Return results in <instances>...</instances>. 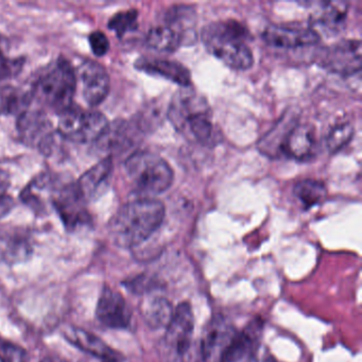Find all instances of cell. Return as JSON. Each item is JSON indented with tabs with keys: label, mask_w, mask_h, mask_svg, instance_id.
<instances>
[{
	"label": "cell",
	"mask_w": 362,
	"mask_h": 362,
	"mask_svg": "<svg viewBox=\"0 0 362 362\" xmlns=\"http://www.w3.org/2000/svg\"><path fill=\"white\" fill-rule=\"evenodd\" d=\"M165 207L156 199L141 198L118 209L109 224L112 240L118 247L133 249L150 238L162 226Z\"/></svg>",
	"instance_id": "6da1fadb"
},
{
	"label": "cell",
	"mask_w": 362,
	"mask_h": 362,
	"mask_svg": "<svg viewBox=\"0 0 362 362\" xmlns=\"http://www.w3.org/2000/svg\"><path fill=\"white\" fill-rule=\"evenodd\" d=\"M168 117L173 126L197 143L209 145L215 139V126L206 99L192 90H180L171 100Z\"/></svg>",
	"instance_id": "7a4b0ae2"
},
{
	"label": "cell",
	"mask_w": 362,
	"mask_h": 362,
	"mask_svg": "<svg viewBox=\"0 0 362 362\" xmlns=\"http://www.w3.org/2000/svg\"><path fill=\"white\" fill-rule=\"evenodd\" d=\"M245 27L235 21L206 25L202 37L205 47L216 58L234 69H247L253 65V54L245 42Z\"/></svg>",
	"instance_id": "3957f363"
},
{
	"label": "cell",
	"mask_w": 362,
	"mask_h": 362,
	"mask_svg": "<svg viewBox=\"0 0 362 362\" xmlns=\"http://www.w3.org/2000/svg\"><path fill=\"white\" fill-rule=\"evenodd\" d=\"M76 88L75 69L69 61L61 58L37 78L30 95L40 105L61 113L71 107Z\"/></svg>",
	"instance_id": "277c9868"
},
{
	"label": "cell",
	"mask_w": 362,
	"mask_h": 362,
	"mask_svg": "<svg viewBox=\"0 0 362 362\" xmlns=\"http://www.w3.org/2000/svg\"><path fill=\"white\" fill-rule=\"evenodd\" d=\"M126 169L135 187L144 194L166 192L175 177L170 165L162 156L151 152L133 154L126 162Z\"/></svg>",
	"instance_id": "5b68a950"
},
{
	"label": "cell",
	"mask_w": 362,
	"mask_h": 362,
	"mask_svg": "<svg viewBox=\"0 0 362 362\" xmlns=\"http://www.w3.org/2000/svg\"><path fill=\"white\" fill-rule=\"evenodd\" d=\"M109 126L107 117L100 112L71 105L59 113V132L73 143L97 144L103 139Z\"/></svg>",
	"instance_id": "8992f818"
},
{
	"label": "cell",
	"mask_w": 362,
	"mask_h": 362,
	"mask_svg": "<svg viewBox=\"0 0 362 362\" xmlns=\"http://www.w3.org/2000/svg\"><path fill=\"white\" fill-rule=\"evenodd\" d=\"M166 328L165 345L169 355L175 359L185 357L192 346L194 330V313L188 303L177 305Z\"/></svg>",
	"instance_id": "52a82bcc"
},
{
	"label": "cell",
	"mask_w": 362,
	"mask_h": 362,
	"mask_svg": "<svg viewBox=\"0 0 362 362\" xmlns=\"http://www.w3.org/2000/svg\"><path fill=\"white\" fill-rule=\"evenodd\" d=\"M237 332L236 328L226 317L220 315L211 317L205 326L201 339L203 362H221Z\"/></svg>",
	"instance_id": "ba28073f"
},
{
	"label": "cell",
	"mask_w": 362,
	"mask_h": 362,
	"mask_svg": "<svg viewBox=\"0 0 362 362\" xmlns=\"http://www.w3.org/2000/svg\"><path fill=\"white\" fill-rule=\"evenodd\" d=\"M18 132L23 143L37 148L43 153L52 150L54 132L52 122L42 111H26L20 114L18 119Z\"/></svg>",
	"instance_id": "9c48e42d"
},
{
	"label": "cell",
	"mask_w": 362,
	"mask_h": 362,
	"mask_svg": "<svg viewBox=\"0 0 362 362\" xmlns=\"http://www.w3.org/2000/svg\"><path fill=\"white\" fill-rule=\"evenodd\" d=\"M322 66L341 76L355 75L361 69V43L355 40L341 41L326 49Z\"/></svg>",
	"instance_id": "30bf717a"
},
{
	"label": "cell",
	"mask_w": 362,
	"mask_h": 362,
	"mask_svg": "<svg viewBox=\"0 0 362 362\" xmlns=\"http://www.w3.org/2000/svg\"><path fill=\"white\" fill-rule=\"evenodd\" d=\"M262 332L264 321L259 317L252 320L241 332H237L221 362H257Z\"/></svg>",
	"instance_id": "8fae6325"
},
{
	"label": "cell",
	"mask_w": 362,
	"mask_h": 362,
	"mask_svg": "<svg viewBox=\"0 0 362 362\" xmlns=\"http://www.w3.org/2000/svg\"><path fill=\"white\" fill-rule=\"evenodd\" d=\"M84 202L86 201L78 192L77 186L66 184L57 188L52 204L58 211L65 226L69 230H75L78 226L88 222V211L84 209Z\"/></svg>",
	"instance_id": "7c38bea8"
},
{
	"label": "cell",
	"mask_w": 362,
	"mask_h": 362,
	"mask_svg": "<svg viewBox=\"0 0 362 362\" xmlns=\"http://www.w3.org/2000/svg\"><path fill=\"white\" fill-rule=\"evenodd\" d=\"M77 74L81 83L82 94L90 107H97L105 100L110 93V76L103 65L96 61L86 60L80 65Z\"/></svg>",
	"instance_id": "4fadbf2b"
},
{
	"label": "cell",
	"mask_w": 362,
	"mask_h": 362,
	"mask_svg": "<svg viewBox=\"0 0 362 362\" xmlns=\"http://www.w3.org/2000/svg\"><path fill=\"white\" fill-rule=\"evenodd\" d=\"M96 317L105 327L127 329L130 327L132 313L124 296L107 286L101 291L97 304Z\"/></svg>",
	"instance_id": "5bb4252c"
},
{
	"label": "cell",
	"mask_w": 362,
	"mask_h": 362,
	"mask_svg": "<svg viewBox=\"0 0 362 362\" xmlns=\"http://www.w3.org/2000/svg\"><path fill=\"white\" fill-rule=\"evenodd\" d=\"M262 37L268 45L285 49H296L315 45L320 41L319 35L313 29L303 27L271 25L262 33Z\"/></svg>",
	"instance_id": "9a60e30c"
},
{
	"label": "cell",
	"mask_w": 362,
	"mask_h": 362,
	"mask_svg": "<svg viewBox=\"0 0 362 362\" xmlns=\"http://www.w3.org/2000/svg\"><path fill=\"white\" fill-rule=\"evenodd\" d=\"M63 334L69 343L103 361L119 362L120 356L117 351H114L105 341L88 330L69 326L65 328Z\"/></svg>",
	"instance_id": "2e32d148"
},
{
	"label": "cell",
	"mask_w": 362,
	"mask_h": 362,
	"mask_svg": "<svg viewBox=\"0 0 362 362\" xmlns=\"http://www.w3.org/2000/svg\"><path fill=\"white\" fill-rule=\"evenodd\" d=\"M315 136L313 129L307 124L294 122L286 133L281 153L298 160H308L313 152Z\"/></svg>",
	"instance_id": "e0dca14e"
},
{
	"label": "cell",
	"mask_w": 362,
	"mask_h": 362,
	"mask_svg": "<svg viewBox=\"0 0 362 362\" xmlns=\"http://www.w3.org/2000/svg\"><path fill=\"white\" fill-rule=\"evenodd\" d=\"M112 170L113 160L111 156H107L80 177L76 186L84 201L94 200L103 192V188L107 187Z\"/></svg>",
	"instance_id": "ac0fdd59"
},
{
	"label": "cell",
	"mask_w": 362,
	"mask_h": 362,
	"mask_svg": "<svg viewBox=\"0 0 362 362\" xmlns=\"http://www.w3.org/2000/svg\"><path fill=\"white\" fill-rule=\"evenodd\" d=\"M135 66L141 71L151 74V75L162 76L175 83L184 86V88H188L192 84L190 71L177 61L141 58L137 60Z\"/></svg>",
	"instance_id": "d6986e66"
},
{
	"label": "cell",
	"mask_w": 362,
	"mask_h": 362,
	"mask_svg": "<svg viewBox=\"0 0 362 362\" xmlns=\"http://www.w3.org/2000/svg\"><path fill=\"white\" fill-rule=\"evenodd\" d=\"M347 4L343 1L315 3L311 14V29L320 28L324 33H338L346 18Z\"/></svg>",
	"instance_id": "ffe728a7"
},
{
	"label": "cell",
	"mask_w": 362,
	"mask_h": 362,
	"mask_svg": "<svg viewBox=\"0 0 362 362\" xmlns=\"http://www.w3.org/2000/svg\"><path fill=\"white\" fill-rule=\"evenodd\" d=\"M141 309L146 323L153 329L167 327L175 311L167 298L162 296H152V292L144 298Z\"/></svg>",
	"instance_id": "44dd1931"
},
{
	"label": "cell",
	"mask_w": 362,
	"mask_h": 362,
	"mask_svg": "<svg viewBox=\"0 0 362 362\" xmlns=\"http://www.w3.org/2000/svg\"><path fill=\"white\" fill-rule=\"evenodd\" d=\"M182 35L170 25H158L150 29L147 44L158 52H175L183 44Z\"/></svg>",
	"instance_id": "7402d4cb"
},
{
	"label": "cell",
	"mask_w": 362,
	"mask_h": 362,
	"mask_svg": "<svg viewBox=\"0 0 362 362\" xmlns=\"http://www.w3.org/2000/svg\"><path fill=\"white\" fill-rule=\"evenodd\" d=\"M294 196L304 205L305 209H310L325 200V186L321 182L307 179L298 182L293 188Z\"/></svg>",
	"instance_id": "603a6c76"
},
{
	"label": "cell",
	"mask_w": 362,
	"mask_h": 362,
	"mask_svg": "<svg viewBox=\"0 0 362 362\" xmlns=\"http://www.w3.org/2000/svg\"><path fill=\"white\" fill-rule=\"evenodd\" d=\"M23 69V60L10 56L9 45L0 37V80L18 75Z\"/></svg>",
	"instance_id": "cb8c5ba5"
},
{
	"label": "cell",
	"mask_w": 362,
	"mask_h": 362,
	"mask_svg": "<svg viewBox=\"0 0 362 362\" xmlns=\"http://www.w3.org/2000/svg\"><path fill=\"white\" fill-rule=\"evenodd\" d=\"M137 27V12L135 10H127L114 16L109 23V28L118 37H124Z\"/></svg>",
	"instance_id": "d4e9b609"
},
{
	"label": "cell",
	"mask_w": 362,
	"mask_h": 362,
	"mask_svg": "<svg viewBox=\"0 0 362 362\" xmlns=\"http://www.w3.org/2000/svg\"><path fill=\"white\" fill-rule=\"evenodd\" d=\"M353 135V127L347 122L337 124L334 128L332 129L327 139H326V145L330 152H336L340 150L343 146L349 143V139Z\"/></svg>",
	"instance_id": "484cf974"
},
{
	"label": "cell",
	"mask_w": 362,
	"mask_h": 362,
	"mask_svg": "<svg viewBox=\"0 0 362 362\" xmlns=\"http://www.w3.org/2000/svg\"><path fill=\"white\" fill-rule=\"evenodd\" d=\"M0 356L5 362H26L27 354L22 347L0 339Z\"/></svg>",
	"instance_id": "4316f807"
},
{
	"label": "cell",
	"mask_w": 362,
	"mask_h": 362,
	"mask_svg": "<svg viewBox=\"0 0 362 362\" xmlns=\"http://www.w3.org/2000/svg\"><path fill=\"white\" fill-rule=\"evenodd\" d=\"M88 41H90V46L93 52L97 57H103L109 52V40H107V35L101 31H95V33H90Z\"/></svg>",
	"instance_id": "83f0119b"
},
{
	"label": "cell",
	"mask_w": 362,
	"mask_h": 362,
	"mask_svg": "<svg viewBox=\"0 0 362 362\" xmlns=\"http://www.w3.org/2000/svg\"><path fill=\"white\" fill-rule=\"evenodd\" d=\"M14 201L7 194H0V219L5 217L13 209Z\"/></svg>",
	"instance_id": "f1b7e54d"
},
{
	"label": "cell",
	"mask_w": 362,
	"mask_h": 362,
	"mask_svg": "<svg viewBox=\"0 0 362 362\" xmlns=\"http://www.w3.org/2000/svg\"><path fill=\"white\" fill-rule=\"evenodd\" d=\"M9 184V175L3 169L0 168V194H6Z\"/></svg>",
	"instance_id": "f546056e"
},
{
	"label": "cell",
	"mask_w": 362,
	"mask_h": 362,
	"mask_svg": "<svg viewBox=\"0 0 362 362\" xmlns=\"http://www.w3.org/2000/svg\"><path fill=\"white\" fill-rule=\"evenodd\" d=\"M41 362H65L64 360L61 358L56 357V356H48V357L44 358Z\"/></svg>",
	"instance_id": "4dcf8cb0"
},
{
	"label": "cell",
	"mask_w": 362,
	"mask_h": 362,
	"mask_svg": "<svg viewBox=\"0 0 362 362\" xmlns=\"http://www.w3.org/2000/svg\"><path fill=\"white\" fill-rule=\"evenodd\" d=\"M264 362H279L277 361L276 359H275L274 357H272V356H266V358L264 359Z\"/></svg>",
	"instance_id": "1f68e13d"
},
{
	"label": "cell",
	"mask_w": 362,
	"mask_h": 362,
	"mask_svg": "<svg viewBox=\"0 0 362 362\" xmlns=\"http://www.w3.org/2000/svg\"><path fill=\"white\" fill-rule=\"evenodd\" d=\"M0 362H5V360L1 358V356H0Z\"/></svg>",
	"instance_id": "d6a6232c"
},
{
	"label": "cell",
	"mask_w": 362,
	"mask_h": 362,
	"mask_svg": "<svg viewBox=\"0 0 362 362\" xmlns=\"http://www.w3.org/2000/svg\"><path fill=\"white\" fill-rule=\"evenodd\" d=\"M103 362H116V361H103Z\"/></svg>",
	"instance_id": "836d02e7"
}]
</instances>
